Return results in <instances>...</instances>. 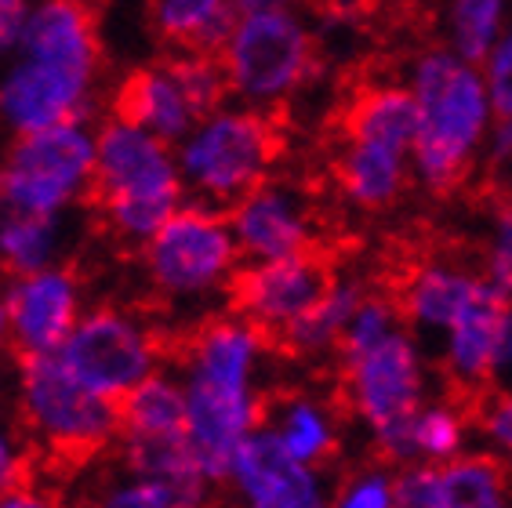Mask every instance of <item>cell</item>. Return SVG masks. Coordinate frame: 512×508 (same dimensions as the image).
I'll list each match as a JSON object with an SVG mask.
<instances>
[{
  "label": "cell",
  "instance_id": "6da1fadb",
  "mask_svg": "<svg viewBox=\"0 0 512 508\" xmlns=\"http://www.w3.org/2000/svg\"><path fill=\"white\" fill-rule=\"evenodd\" d=\"M175 371L186 389L193 458L222 483L240 447L266 425L269 334L237 309L207 316L189 331Z\"/></svg>",
  "mask_w": 512,
  "mask_h": 508
},
{
  "label": "cell",
  "instance_id": "7a4b0ae2",
  "mask_svg": "<svg viewBox=\"0 0 512 508\" xmlns=\"http://www.w3.org/2000/svg\"><path fill=\"white\" fill-rule=\"evenodd\" d=\"M102 84L99 30L84 0H37L0 66V124L11 135L95 120Z\"/></svg>",
  "mask_w": 512,
  "mask_h": 508
},
{
  "label": "cell",
  "instance_id": "3957f363",
  "mask_svg": "<svg viewBox=\"0 0 512 508\" xmlns=\"http://www.w3.org/2000/svg\"><path fill=\"white\" fill-rule=\"evenodd\" d=\"M338 371L345 407L378 458L411 465V425L433 400V371L396 298L367 291L338 349Z\"/></svg>",
  "mask_w": 512,
  "mask_h": 508
},
{
  "label": "cell",
  "instance_id": "277c9868",
  "mask_svg": "<svg viewBox=\"0 0 512 508\" xmlns=\"http://www.w3.org/2000/svg\"><path fill=\"white\" fill-rule=\"evenodd\" d=\"M407 88L418 102V138L411 149L414 182L429 193H451L483 160L498 109L480 62L458 51L429 48L407 66Z\"/></svg>",
  "mask_w": 512,
  "mask_h": 508
},
{
  "label": "cell",
  "instance_id": "5b68a950",
  "mask_svg": "<svg viewBox=\"0 0 512 508\" xmlns=\"http://www.w3.org/2000/svg\"><path fill=\"white\" fill-rule=\"evenodd\" d=\"M95 138L91 200L120 244L142 247L189 200L175 146L120 113H109Z\"/></svg>",
  "mask_w": 512,
  "mask_h": 508
},
{
  "label": "cell",
  "instance_id": "8992f818",
  "mask_svg": "<svg viewBox=\"0 0 512 508\" xmlns=\"http://www.w3.org/2000/svg\"><path fill=\"white\" fill-rule=\"evenodd\" d=\"M142 251V273L168 313L207 320L222 298H233L244 254L222 207L186 200Z\"/></svg>",
  "mask_w": 512,
  "mask_h": 508
},
{
  "label": "cell",
  "instance_id": "52a82bcc",
  "mask_svg": "<svg viewBox=\"0 0 512 508\" xmlns=\"http://www.w3.org/2000/svg\"><path fill=\"white\" fill-rule=\"evenodd\" d=\"M233 102L255 109H280L313 80L320 66V40L298 4L244 8L218 48Z\"/></svg>",
  "mask_w": 512,
  "mask_h": 508
},
{
  "label": "cell",
  "instance_id": "ba28073f",
  "mask_svg": "<svg viewBox=\"0 0 512 508\" xmlns=\"http://www.w3.org/2000/svg\"><path fill=\"white\" fill-rule=\"evenodd\" d=\"M175 153L189 200L229 211L240 196L273 178L280 131L266 109L222 102L193 124Z\"/></svg>",
  "mask_w": 512,
  "mask_h": 508
},
{
  "label": "cell",
  "instance_id": "9c48e42d",
  "mask_svg": "<svg viewBox=\"0 0 512 508\" xmlns=\"http://www.w3.org/2000/svg\"><path fill=\"white\" fill-rule=\"evenodd\" d=\"M15 411L33 443L62 458L99 454L120 436V403L88 389L59 360V352L19 356Z\"/></svg>",
  "mask_w": 512,
  "mask_h": 508
},
{
  "label": "cell",
  "instance_id": "30bf717a",
  "mask_svg": "<svg viewBox=\"0 0 512 508\" xmlns=\"http://www.w3.org/2000/svg\"><path fill=\"white\" fill-rule=\"evenodd\" d=\"M95 142L91 120L15 135L0 157V207L69 218L95 193Z\"/></svg>",
  "mask_w": 512,
  "mask_h": 508
},
{
  "label": "cell",
  "instance_id": "8fae6325",
  "mask_svg": "<svg viewBox=\"0 0 512 508\" xmlns=\"http://www.w3.org/2000/svg\"><path fill=\"white\" fill-rule=\"evenodd\" d=\"M59 360L88 389L120 403L164 367V338L157 323L128 305H88V313L62 342Z\"/></svg>",
  "mask_w": 512,
  "mask_h": 508
},
{
  "label": "cell",
  "instance_id": "7c38bea8",
  "mask_svg": "<svg viewBox=\"0 0 512 508\" xmlns=\"http://www.w3.org/2000/svg\"><path fill=\"white\" fill-rule=\"evenodd\" d=\"M120 461L157 472H204L186 440V389L175 367H160L120 400Z\"/></svg>",
  "mask_w": 512,
  "mask_h": 508
},
{
  "label": "cell",
  "instance_id": "4fadbf2b",
  "mask_svg": "<svg viewBox=\"0 0 512 508\" xmlns=\"http://www.w3.org/2000/svg\"><path fill=\"white\" fill-rule=\"evenodd\" d=\"M222 483L233 508H331L335 490L320 465L291 458L266 425L240 447Z\"/></svg>",
  "mask_w": 512,
  "mask_h": 508
},
{
  "label": "cell",
  "instance_id": "5bb4252c",
  "mask_svg": "<svg viewBox=\"0 0 512 508\" xmlns=\"http://www.w3.org/2000/svg\"><path fill=\"white\" fill-rule=\"evenodd\" d=\"M84 313V284L66 262L8 276V338L19 356L59 352Z\"/></svg>",
  "mask_w": 512,
  "mask_h": 508
},
{
  "label": "cell",
  "instance_id": "9a60e30c",
  "mask_svg": "<svg viewBox=\"0 0 512 508\" xmlns=\"http://www.w3.org/2000/svg\"><path fill=\"white\" fill-rule=\"evenodd\" d=\"M331 280H335L331 265L316 251L273 258V262H244L233 284V309L258 323L269 338H280L320 302Z\"/></svg>",
  "mask_w": 512,
  "mask_h": 508
},
{
  "label": "cell",
  "instance_id": "2e32d148",
  "mask_svg": "<svg viewBox=\"0 0 512 508\" xmlns=\"http://www.w3.org/2000/svg\"><path fill=\"white\" fill-rule=\"evenodd\" d=\"M244 262H273L316 247V211L309 196L284 178H266L226 211Z\"/></svg>",
  "mask_w": 512,
  "mask_h": 508
},
{
  "label": "cell",
  "instance_id": "e0dca14e",
  "mask_svg": "<svg viewBox=\"0 0 512 508\" xmlns=\"http://www.w3.org/2000/svg\"><path fill=\"white\" fill-rule=\"evenodd\" d=\"M509 302L512 298H505L498 287L483 284L480 294L465 305L462 313H458V320L436 342L440 374L458 392H465V396L491 389L494 345H498V327H502L505 305Z\"/></svg>",
  "mask_w": 512,
  "mask_h": 508
},
{
  "label": "cell",
  "instance_id": "ac0fdd59",
  "mask_svg": "<svg viewBox=\"0 0 512 508\" xmlns=\"http://www.w3.org/2000/svg\"><path fill=\"white\" fill-rule=\"evenodd\" d=\"M483 284H487V276L469 269V265L451 262V258H433V262L411 269V276L400 284L396 305L418 338L440 342V334L458 320V313L480 294Z\"/></svg>",
  "mask_w": 512,
  "mask_h": 508
},
{
  "label": "cell",
  "instance_id": "d6986e66",
  "mask_svg": "<svg viewBox=\"0 0 512 508\" xmlns=\"http://www.w3.org/2000/svg\"><path fill=\"white\" fill-rule=\"evenodd\" d=\"M113 113L135 120V124H142L153 135L168 138L171 146H178L193 131V124L204 117L171 59L135 69L117 88Z\"/></svg>",
  "mask_w": 512,
  "mask_h": 508
},
{
  "label": "cell",
  "instance_id": "ffe728a7",
  "mask_svg": "<svg viewBox=\"0 0 512 508\" xmlns=\"http://www.w3.org/2000/svg\"><path fill=\"white\" fill-rule=\"evenodd\" d=\"M215 479L207 472H157L120 461L95 479L88 508H207Z\"/></svg>",
  "mask_w": 512,
  "mask_h": 508
},
{
  "label": "cell",
  "instance_id": "44dd1931",
  "mask_svg": "<svg viewBox=\"0 0 512 508\" xmlns=\"http://www.w3.org/2000/svg\"><path fill=\"white\" fill-rule=\"evenodd\" d=\"M338 189L360 211H385L404 196L407 182L414 178L411 153L400 149L360 142V138H342L338 149Z\"/></svg>",
  "mask_w": 512,
  "mask_h": 508
},
{
  "label": "cell",
  "instance_id": "7402d4cb",
  "mask_svg": "<svg viewBox=\"0 0 512 508\" xmlns=\"http://www.w3.org/2000/svg\"><path fill=\"white\" fill-rule=\"evenodd\" d=\"M266 429L291 458L320 465L335 458L342 447V414L331 400L316 392H287L269 407Z\"/></svg>",
  "mask_w": 512,
  "mask_h": 508
},
{
  "label": "cell",
  "instance_id": "603a6c76",
  "mask_svg": "<svg viewBox=\"0 0 512 508\" xmlns=\"http://www.w3.org/2000/svg\"><path fill=\"white\" fill-rule=\"evenodd\" d=\"M364 298H367L364 280H356V276H335L331 287L320 294V302H316L302 320L291 323V327L280 334V345H284L291 356H298V360H327V356H338L345 331H349V323H353V313L360 309Z\"/></svg>",
  "mask_w": 512,
  "mask_h": 508
},
{
  "label": "cell",
  "instance_id": "cb8c5ba5",
  "mask_svg": "<svg viewBox=\"0 0 512 508\" xmlns=\"http://www.w3.org/2000/svg\"><path fill=\"white\" fill-rule=\"evenodd\" d=\"M433 508H512V469L491 450L433 465Z\"/></svg>",
  "mask_w": 512,
  "mask_h": 508
},
{
  "label": "cell",
  "instance_id": "d4e9b609",
  "mask_svg": "<svg viewBox=\"0 0 512 508\" xmlns=\"http://www.w3.org/2000/svg\"><path fill=\"white\" fill-rule=\"evenodd\" d=\"M342 138L411 153L418 138V102L407 84H371L353 98L345 113Z\"/></svg>",
  "mask_w": 512,
  "mask_h": 508
},
{
  "label": "cell",
  "instance_id": "484cf974",
  "mask_svg": "<svg viewBox=\"0 0 512 508\" xmlns=\"http://www.w3.org/2000/svg\"><path fill=\"white\" fill-rule=\"evenodd\" d=\"M69 218L0 207V273L22 276L59 265L69 251Z\"/></svg>",
  "mask_w": 512,
  "mask_h": 508
},
{
  "label": "cell",
  "instance_id": "4316f807",
  "mask_svg": "<svg viewBox=\"0 0 512 508\" xmlns=\"http://www.w3.org/2000/svg\"><path fill=\"white\" fill-rule=\"evenodd\" d=\"M149 15L171 51H218L240 15L237 0H149Z\"/></svg>",
  "mask_w": 512,
  "mask_h": 508
},
{
  "label": "cell",
  "instance_id": "83f0119b",
  "mask_svg": "<svg viewBox=\"0 0 512 508\" xmlns=\"http://www.w3.org/2000/svg\"><path fill=\"white\" fill-rule=\"evenodd\" d=\"M476 429V414H469L451 396H433L411 425V461L444 465L469 450V436Z\"/></svg>",
  "mask_w": 512,
  "mask_h": 508
},
{
  "label": "cell",
  "instance_id": "f1b7e54d",
  "mask_svg": "<svg viewBox=\"0 0 512 508\" xmlns=\"http://www.w3.org/2000/svg\"><path fill=\"white\" fill-rule=\"evenodd\" d=\"M509 19V0H447V48L469 62H483L509 26Z\"/></svg>",
  "mask_w": 512,
  "mask_h": 508
},
{
  "label": "cell",
  "instance_id": "f546056e",
  "mask_svg": "<svg viewBox=\"0 0 512 508\" xmlns=\"http://www.w3.org/2000/svg\"><path fill=\"white\" fill-rule=\"evenodd\" d=\"M400 505V472L393 461H367L338 479L331 490V508H396Z\"/></svg>",
  "mask_w": 512,
  "mask_h": 508
},
{
  "label": "cell",
  "instance_id": "4dcf8cb0",
  "mask_svg": "<svg viewBox=\"0 0 512 508\" xmlns=\"http://www.w3.org/2000/svg\"><path fill=\"white\" fill-rule=\"evenodd\" d=\"M480 273L487 276V284L498 287L505 298H512V196H505L502 204L494 207Z\"/></svg>",
  "mask_w": 512,
  "mask_h": 508
},
{
  "label": "cell",
  "instance_id": "1f68e13d",
  "mask_svg": "<svg viewBox=\"0 0 512 508\" xmlns=\"http://www.w3.org/2000/svg\"><path fill=\"white\" fill-rule=\"evenodd\" d=\"M33 472V436L26 432L22 418L0 411V494L30 483Z\"/></svg>",
  "mask_w": 512,
  "mask_h": 508
},
{
  "label": "cell",
  "instance_id": "d6a6232c",
  "mask_svg": "<svg viewBox=\"0 0 512 508\" xmlns=\"http://www.w3.org/2000/svg\"><path fill=\"white\" fill-rule=\"evenodd\" d=\"M476 436L483 440V450H491L512 469V389H491V396L476 407Z\"/></svg>",
  "mask_w": 512,
  "mask_h": 508
},
{
  "label": "cell",
  "instance_id": "836d02e7",
  "mask_svg": "<svg viewBox=\"0 0 512 508\" xmlns=\"http://www.w3.org/2000/svg\"><path fill=\"white\" fill-rule=\"evenodd\" d=\"M480 69L498 117H512V19L502 30V37H498V44L487 51V59L480 62Z\"/></svg>",
  "mask_w": 512,
  "mask_h": 508
},
{
  "label": "cell",
  "instance_id": "e575fe53",
  "mask_svg": "<svg viewBox=\"0 0 512 508\" xmlns=\"http://www.w3.org/2000/svg\"><path fill=\"white\" fill-rule=\"evenodd\" d=\"M483 160H487V167L509 186V196H512V117L494 120L491 135H487V149H483Z\"/></svg>",
  "mask_w": 512,
  "mask_h": 508
},
{
  "label": "cell",
  "instance_id": "d590c367",
  "mask_svg": "<svg viewBox=\"0 0 512 508\" xmlns=\"http://www.w3.org/2000/svg\"><path fill=\"white\" fill-rule=\"evenodd\" d=\"M396 508H433V465L411 461L400 469V505Z\"/></svg>",
  "mask_w": 512,
  "mask_h": 508
},
{
  "label": "cell",
  "instance_id": "8d00e7d4",
  "mask_svg": "<svg viewBox=\"0 0 512 508\" xmlns=\"http://www.w3.org/2000/svg\"><path fill=\"white\" fill-rule=\"evenodd\" d=\"M37 0H0V66L8 59L15 44H19L22 30H26V19Z\"/></svg>",
  "mask_w": 512,
  "mask_h": 508
},
{
  "label": "cell",
  "instance_id": "74e56055",
  "mask_svg": "<svg viewBox=\"0 0 512 508\" xmlns=\"http://www.w3.org/2000/svg\"><path fill=\"white\" fill-rule=\"evenodd\" d=\"M491 389H512V302L505 305L502 327H498V345H494V363H491Z\"/></svg>",
  "mask_w": 512,
  "mask_h": 508
},
{
  "label": "cell",
  "instance_id": "f35d334b",
  "mask_svg": "<svg viewBox=\"0 0 512 508\" xmlns=\"http://www.w3.org/2000/svg\"><path fill=\"white\" fill-rule=\"evenodd\" d=\"M0 508H62V501L48 487L37 483H22V487L0 494Z\"/></svg>",
  "mask_w": 512,
  "mask_h": 508
},
{
  "label": "cell",
  "instance_id": "ab89813d",
  "mask_svg": "<svg viewBox=\"0 0 512 508\" xmlns=\"http://www.w3.org/2000/svg\"><path fill=\"white\" fill-rule=\"evenodd\" d=\"M378 0H316V8H331V11H356L364 15L367 8H375Z\"/></svg>",
  "mask_w": 512,
  "mask_h": 508
},
{
  "label": "cell",
  "instance_id": "60d3db41",
  "mask_svg": "<svg viewBox=\"0 0 512 508\" xmlns=\"http://www.w3.org/2000/svg\"><path fill=\"white\" fill-rule=\"evenodd\" d=\"M4 345H11L8 338V280H4V273H0V349Z\"/></svg>",
  "mask_w": 512,
  "mask_h": 508
},
{
  "label": "cell",
  "instance_id": "b9f144b4",
  "mask_svg": "<svg viewBox=\"0 0 512 508\" xmlns=\"http://www.w3.org/2000/svg\"><path fill=\"white\" fill-rule=\"evenodd\" d=\"M240 11L244 8H269V4H298V0H237Z\"/></svg>",
  "mask_w": 512,
  "mask_h": 508
}]
</instances>
